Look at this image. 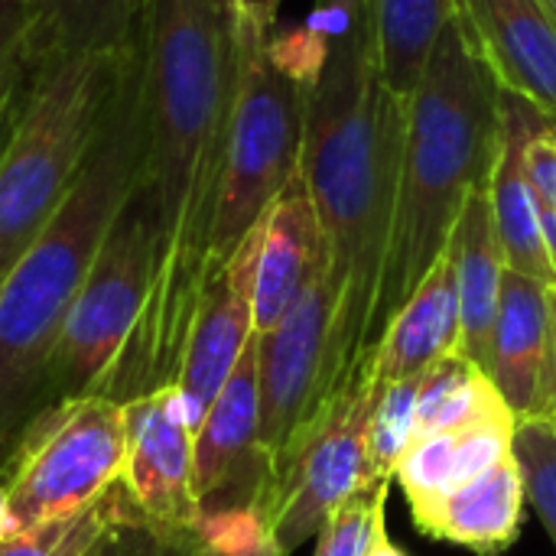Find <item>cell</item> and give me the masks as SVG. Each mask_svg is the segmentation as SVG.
I'll list each match as a JSON object with an SVG mask.
<instances>
[{"label":"cell","instance_id":"6da1fadb","mask_svg":"<svg viewBox=\"0 0 556 556\" xmlns=\"http://www.w3.org/2000/svg\"><path fill=\"white\" fill-rule=\"evenodd\" d=\"M235 0H147L137 59L143 186L156 208V267L137 336L111 384L127 404L176 384L199 296L212 277V225L241 81Z\"/></svg>","mask_w":556,"mask_h":556},{"label":"cell","instance_id":"7a4b0ae2","mask_svg":"<svg viewBox=\"0 0 556 556\" xmlns=\"http://www.w3.org/2000/svg\"><path fill=\"white\" fill-rule=\"evenodd\" d=\"M316 62L306 94L300 176L316 205L336 326L329 349L332 394L349 391L378 345L375 303L388 257L407 104L381 72L375 0H319Z\"/></svg>","mask_w":556,"mask_h":556},{"label":"cell","instance_id":"3957f363","mask_svg":"<svg viewBox=\"0 0 556 556\" xmlns=\"http://www.w3.org/2000/svg\"><path fill=\"white\" fill-rule=\"evenodd\" d=\"M147 140L137 49L104 127L65 202L0 280V466L42 410L46 378L68 309L124 202L143 179Z\"/></svg>","mask_w":556,"mask_h":556},{"label":"cell","instance_id":"277c9868","mask_svg":"<svg viewBox=\"0 0 556 556\" xmlns=\"http://www.w3.org/2000/svg\"><path fill=\"white\" fill-rule=\"evenodd\" d=\"M498 147L502 85L456 10L407 104V140L375 303L378 339L450 248L469 195L492 182Z\"/></svg>","mask_w":556,"mask_h":556},{"label":"cell","instance_id":"5b68a950","mask_svg":"<svg viewBox=\"0 0 556 556\" xmlns=\"http://www.w3.org/2000/svg\"><path fill=\"white\" fill-rule=\"evenodd\" d=\"M134 49L137 42L55 52L36 62L23 111L0 150V280L75 186Z\"/></svg>","mask_w":556,"mask_h":556},{"label":"cell","instance_id":"8992f818","mask_svg":"<svg viewBox=\"0 0 556 556\" xmlns=\"http://www.w3.org/2000/svg\"><path fill=\"white\" fill-rule=\"evenodd\" d=\"M241 26V81L212 225V274L231 261L280 192L300 176L306 94L316 62V29L309 23L287 36L257 33L244 20Z\"/></svg>","mask_w":556,"mask_h":556},{"label":"cell","instance_id":"52a82bcc","mask_svg":"<svg viewBox=\"0 0 556 556\" xmlns=\"http://www.w3.org/2000/svg\"><path fill=\"white\" fill-rule=\"evenodd\" d=\"M156 267V208L143 179L114 218L55 345L42 410L85 397L111 394L121 362L137 336Z\"/></svg>","mask_w":556,"mask_h":556},{"label":"cell","instance_id":"ba28073f","mask_svg":"<svg viewBox=\"0 0 556 556\" xmlns=\"http://www.w3.org/2000/svg\"><path fill=\"white\" fill-rule=\"evenodd\" d=\"M127 407L104 394L39 410L0 466L16 531L78 515L124 476Z\"/></svg>","mask_w":556,"mask_h":556},{"label":"cell","instance_id":"9c48e42d","mask_svg":"<svg viewBox=\"0 0 556 556\" xmlns=\"http://www.w3.org/2000/svg\"><path fill=\"white\" fill-rule=\"evenodd\" d=\"M332 326L336 290L329 280L326 254L287 316L270 332L257 336V397L261 450L267 459V495L287 476V469L336 401L329 378Z\"/></svg>","mask_w":556,"mask_h":556},{"label":"cell","instance_id":"30bf717a","mask_svg":"<svg viewBox=\"0 0 556 556\" xmlns=\"http://www.w3.org/2000/svg\"><path fill=\"white\" fill-rule=\"evenodd\" d=\"M371 404L375 381L368 371H362V378L332 401L316 433L306 440L287 476L267 495L264 521L283 556L316 538L329 515L358 489L375 485L368 482L365 459V430Z\"/></svg>","mask_w":556,"mask_h":556},{"label":"cell","instance_id":"8fae6325","mask_svg":"<svg viewBox=\"0 0 556 556\" xmlns=\"http://www.w3.org/2000/svg\"><path fill=\"white\" fill-rule=\"evenodd\" d=\"M127 407V463L124 489L137 511L163 531L195 534V459L192 427L176 384L140 394Z\"/></svg>","mask_w":556,"mask_h":556},{"label":"cell","instance_id":"7c38bea8","mask_svg":"<svg viewBox=\"0 0 556 556\" xmlns=\"http://www.w3.org/2000/svg\"><path fill=\"white\" fill-rule=\"evenodd\" d=\"M192 459L199 518L231 508H264L267 459L261 450L257 332L195 430Z\"/></svg>","mask_w":556,"mask_h":556},{"label":"cell","instance_id":"4fadbf2b","mask_svg":"<svg viewBox=\"0 0 556 556\" xmlns=\"http://www.w3.org/2000/svg\"><path fill=\"white\" fill-rule=\"evenodd\" d=\"M254 264L257 228L241 241L231 261L208 277L199 296L176 378L192 433L202 427L241 352L254 339Z\"/></svg>","mask_w":556,"mask_h":556},{"label":"cell","instance_id":"5bb4252c","mask_svg":"<svg viewBox=\"0 0 556 556\" xmlns=\"http://www.w3.org/2000/svg\"><path fill=\"white\" fill-rule=\"evenodd\" d=\"M485 375L515 420L556 417L547 283L505 270Z\"/></svg>","mask_w":556,"mask_h":556},{"label":"cell","instance_id":"9a60e30c","mask_svg":"<svg viewBox=\"0 0 556 556\" xmlns=\"http://www.w3.org/2000/svg\"><path fill=\"white\" fill-rule=\"evenodd\" d=\"M551 130H556L554 117H547L528 98L502 88V147L489 182L492 215L508 270H518L547 287L556 283V270L544 244L541 202L528 176V147L538 134Z\"/></svg>","mask_w":556,"mask_h":556},{"label":"cell","instance_id":"2e32d148","mask_svg":"<svg viewBox=\"0 0 556 556\" xmlns=\"http://www.w3.org/2000/svg\"><path fill=\"white\" fill-rule=\"evenodd\" d=\"M498 85L556 121V16L544 0H456Z\"/></svg>","mask_w":556,"mask_h":556},{"label":"cell","instance_id":"e0dca14e","mask_svg":"<svg viewBox=\"0 0 556 556\" xmlns=\"http://www.w3.org/2000/svg\"><path fill=\"white\" fill-rule=\"evenodd\" d=\"M326 257V238L303 176H296L257 225L254 332H270L296 303Z\"/></svg>","mask_w":556,"mask_h":556},{"label":"cell","instance_id":"ac0fdd59","mask_svg":"<svg viewBox=\"0 0 556 556\" xmlns=\"http://www.w3.org/2000/svg\"><path fill=\"white\" fill-rule=\"evenodd\" d=\"M515 427L518 420L505 407L463 430H450V433H437V437H424L410 443V450L404 453L397 466L394 482L404 489L420 534L427 531L443 498H450L456 489L469 485L472 479L489 472L495 463L511 456Z\"/></svg>","mask_w":556,"mask_h":556},{"label":"cell","instance_id":"d6986e66","mask_svg":"<svg viewBox=\"0 0 556 556\" xmlns=\"http://www.w3.org/2000/svg\"><path fill=\"white\" fill-rule=\"evenodd\" d=\"M459 345V290L450 251L430 267L410 300L388 319L371 358L368 375L375 384L420 378L433 362Z\"/></svg>","mask_w":556,"mask_h":556},{"label":"cell","instance_id":"ffe728a7","mask_svg":"<svg viewBox=\"0 0 556 556\" xmlns=\"http://www.w3.org/2000/svg\"><path fill=\"white\" fill-rule=\"evenodd\" d=\"M446 251L453 257L456 290H459V345H456V352L485 371L492 329H495V316H498V300H502V280L508 270L505 251L498 241V228H495V215H492L489 186L476 189L469 195Z\"/></svg>","mask_w":556,"mask_h":556},{"label":"cell","instance_id":"44dd1931","mask_svg":"<svg viewBox=\"0 0 556 556\" xmlns=\"http://www.w3.org/2000/svg\"><path fill=\"white\" fill-rule=\"evenodd\" d=\"M525 505V476L511 450V456L443 498L424 534L459 544L479 556H498L518 541Z\"/></svg>","mask_w":556,"mask_h":556},{"label":"cell","instance_id":"7402d4cb","mask_svg":"<svg viewBox=\"0 0 556 556\" xmlns=\"http://www.w3.org/2000/svg\"><path fill=\"white\" fill-rule=\"evenodd\" d=\"M36 13V55L130 49L147 0H29Z\"/></svg>","mask_w":556,"mask_h":556},{"label":"cell","instance_id":"603a6c76","mask_svg":"<svg viewBox=\"0 0 556 556\" xmlns=\"http://www.w3.org/2000/svg\"><path fill=\"white\" fill-rule=\"evenodd\" d=\"M505 407L508 404L492 384V378L453 349L450 355L433 362L420 378L414 440L463 430Z\"/></svg>","mask_w":556,"mask_h":556},{"label":"cell","instance_id":"cb8c5ba5","mask_svg":"<svg viewBox=\"0 0 556 556\" xmlns=\"http://www.w3.org/2000/svg\"><path fill=\"white\" fill-rule=\"evenodd\" d=\"M384 81L410 98L424 78L433 46L456 13V0H375Z\"/></svg>","mask_w":556,"mask_h":556},{"label":"cell","instance_id":"d4e9b609","mask_svg":"<svg viewBox=\"0 0 556 556\" xmlns=\"http://www.w3.org/2000/svg\"><path fill=\"white\" fill-rule=\"evenodd\" d=\"M130 505L134 502L124 482H117L104 498L81 508L78 515L0 538V556H85Z\"/></svg>","mask_w":556,"mask_h":556},{"label":"cell","instance_id":"484cf974","mask_svg":"<svg viewBox=\"0 0 556 556\" xmlns=\"http://www.w3.org/2000/svg\"><path fill=\"white\" fill-rule=\"evenodd\" d=\"M420 378H407V381H394V384H375V404H371L368 430H365L368 482H375V485L394 482L397 466L414 443Z\"/></svg>","mask_w":556,"mask_h":556},{"label":"cell","instance_id":"4316f807","mask_svg":"<svg viewBox=\"0 0 556 556\" xmlns=\"http://www.w3.org/2000/svg\"><path fill=\"white\" fill-rule=\"evenodd\" d=\"M515 459L525 476V492L556 544V417L518 420Z\"/></svg>","mask_w":556,"mask_h":556},{"label":"cell","instance_id":"83f0119b","mask_svg":"<svg viewBox=\"0 0 556 556\" xmlns=\"http://www.w3.org/2000/svg\"><path fill=\"white\" fill-rule=\"evenodd\" d=\"M384 485H365L349 502H342L316 534V556H368L378 531L384 528Z\"/></svg>","mask_w":556,"mask_h":556},{"label":"cell","instance_id":"f1b7e54d","mask_svg":"<svg viewBox=\"0 0 556 556\" xmlns=\"http://www.w3.org/2000/svg\"><path fill=\"white\" fill-rule=\"evenodd\" d=\"M189 556H283L261 508H231L199 518Z\"/></svg>","mask_w":556,"mask_h":556},{"label":"cell","instance_id":"f546056e","mask_svg":"<svg viewBox=\"0 0 556 556\" xmlns=\"http://www.w3.org/2000/svg\"><path fill=\"white\" fill-rule=\"evenodd\" d=\"M195 534H173L147 521L130 505L85 556H189Z\"/></svg>","mask_w":556,"mask_h":556},{"label":"cell","instance_id":"4dcf8cb0","mask_svg":"<svg viewBox=\"0 0 556 556\" xmlns=\"http://www.w3.org/2000/svg\"><path fill=\"white\" fill-rule=\"evenodd\" d=\"M36 55V13L29 0H0V75Z\"/></svg>","mask_w":556,"mask_h":556},{"label":"cell","instance_id":"1f68e13d","mask_svg":"<svg viewBox=\"0 0 556 556\" xmlns=\"http://www.w3.org/2000/svg\"><path fill=\"white\" fill-rule=\"evenodd\" d=\"M39 55H26L20 59L16 65H10L3 75H0V150L23 111V101H26V88H29V78H33V68H36Z\"/></svg>","mask_w":556,"mask_h":556},{"label":"cell","instance_id":"d6a6232c","mask_svg":"<svg viewBox=\"0 0 556 556\" xmlns=\"http://www.w3.org/2000/svg\"><path fill=\"white\" fill-rule=\"evenodd\" d=\"M528 176L544 208L556 212V130L538 134L528 147Z\"/></svg>","mask_w":556,"mask_h":556},{"label":"cell","instance_id":"836d02e7","mask_svg":"<svg viewBox=\"0 0 556 556\" xmlns=\"http://www.w3.org/2000/svg\"><path fill=\"white\" fill-rule=\"evenodd\" d=\"M280 7H283V0H235L238 16L257 33H274Z\"/></svg>","mask_w":556,"mask_h":556},{"label":"cell","instance_id":"e575fe53","mask_svg":"<svg viewBox=\"0 0 556 556\" xmlns=\"http://www.w3.org/2000/svg\"><path fill=\"white\" fill-rule=\"evenodd\" d=\"M541 228H544V244H547V254H551V264L556 270V212L541 205Z\"/></svg>","mask_w":556,"mask_h":556},{"label":"cell","instance_id":"d590c367","mask_svg":"<svg viewBox=\"0 0 556 556\" xmlns=\"http://www.w3.org/2000/svg\"><path fill=\"white\" fill-rule=\"evenodd\" d=\"M368 556H407L391 538H388V528H381L378 531V538H375V544H371V551H368Z\"/></svg>","mask_w":556,"mask_h":556},{"label":"cell","instance_id":"8d00e7d4","mask_svg":"<svg viewBox=\"0 0 556 556\" xmlns=\"http://www.w3.org/2000/svg\"><path fill=\"white\" fill-rule=\"evenodd\" d=\"M16 528H13V518H10V505H7V489H3V482H0V538H7V534H13Z\"/></svg>","mask_w":556,"mask_h":556},{"label":"cell","instance_id":"74e56055","mask_svg":"<svg viewBox=\"0 0 556 556\" xmlns=\"http://www.w3.org/2000/svg\"><path fill=\"white\" fill-rule=\"evenodd\" d=\"M547 306H551V352H554V384H556V283L547 287Z\"/></svg>","mask_w":556,"mask_h":556},{"label":"cell","instance_id":"f35d334b","mask_svg":"<svg viewBox=\"0 0 556 556\" xmlns=\"http://www.w3.org/2000/svg\"><path fill=\"white\" fill-rule=\"evenodd\" d=\"M544 3L551 7V13H554V16H556V0H544Z\"/></svg>","mask_w":556,"mask_h":556}]
</instances>
